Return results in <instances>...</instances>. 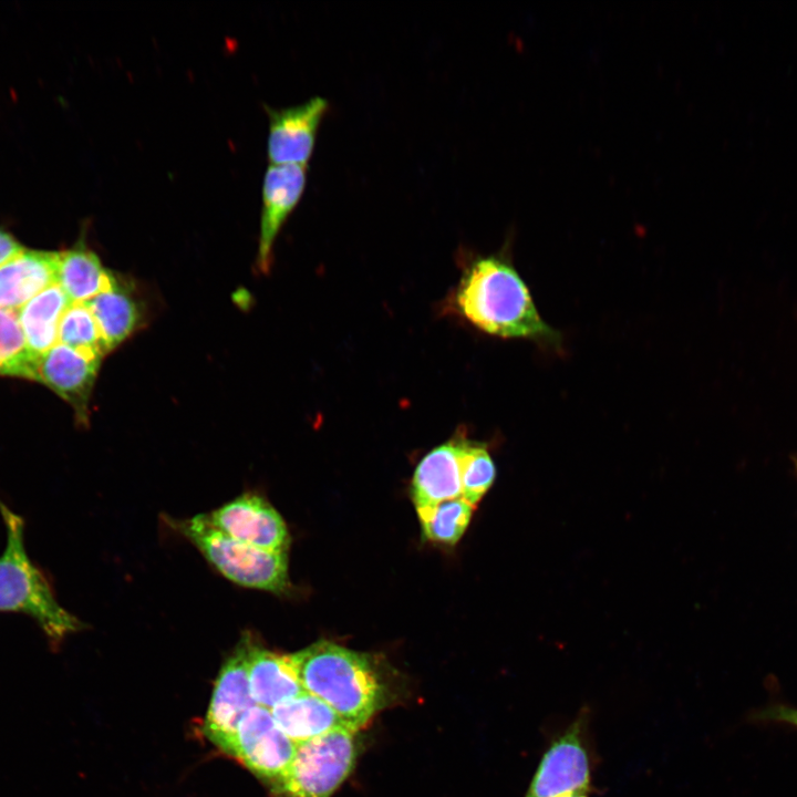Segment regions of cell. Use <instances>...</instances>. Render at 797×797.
Segmentation results:
<instances>
[{
    "label": "cell",
    "instance_id": "obj_5",
    "mask_svg": "<svg viewBox=\"0 0 797 797\" xmlns=\"http://www.w3.org/2000/svg\"><path fill=\"white\" fill-rule=\"evenodd\" d=\"M355 734L342 727L297 744L288 769L269 784L272 797H331L355 764Z\"/></svg>",
    "mask_w": 797,
    "mask_h": 797
},
{
    "label": "cell",
    "instance_id": "obj_14",
    "mask_svg": "<svg viewBox=\"0 0 797 797\" xmlns=\"http://www.w3.org/2000/svg\"><path fill=\"white\" fill-rule=\"evenodd\" d=\"M107 352L114 350L138 330L145 319L142 300L133 284L122 276L108 289L86 302Z\"/></svg>",
    "mask_w": 797,
    "mask_h": 797
},
{
    "label": "cell",
    "instance_id": "obj_24",
    "mask_svg": "<svg viewBox=\"0 0 797 797\" xmlns=\"http://www.w3.org/2000/svg\"><path fill=\"white\" fill-rule=\"evenodd\" d=\"M752 718L755 722L778 723L797 728V707L774 703L755 711Z\"/></svg>",
    "mask_w": 797,
    "mask_h": 797
},
{
    "label": "cell",
    "instance_id": "obj_20",
    "mask_svg": "<svg viewBox=\"0 0 797 797\" xmlns=\"http://www.w3.org/2000/svg\"><path fill=\"white\" fill-rule=\"evenodd\" d=\"M474 508L475 506L458 497L416 510L424 537L451 546L465 532Z\"/></svg>",
    "mask_w": 797,
    "mask_h": 797
},
{
    "label": "cell",
    "instance_id": "obj_12",
    "mask_svg": "<svg viewBox=\"0 0 797 797\" xmlns=\"http://www.w3.org/2000/svg\"><path fill=\"white\" fill-rule=\"evenodd\" d=\"M307 167L270 164L265 173L257 253V265L262 272H268L278 234L303 195Z\"/></svg>",
    "mask_w": 797,
    "mask_h": 797
},
{
    "label": "cell",
    "instance_id": "obj_22",
    "mask_svg": "<svg viewBox=\"0 0 797 797\" xmlns=\"http://www.w3.org/2000/svg\"><path fill=\"white\" fill-rule=\"evenodd\" d=\"M462 498L476 506L495 480L496 468L484 444L459 438Z\"/></svg>",
    "mask_w": 797,
    "mask_h": 797
},
{
    "label": "cell",
    "instance_id": "obj_15",
    "mask_svg": "<svg viewBox=\"0 0 797 797\" xmlns=\"http://www.w3.org/2000/svg\"><path fill=\"white\" fill-rule=\"evenodd\" d=\"M248 679L257 705L272 710L304 692L288 655L278 654L257 643L250 635Z\"/></svg>",
    "mask_w": 797,
    "mask_h": 797
},
{
    "label": "cell",
    "instance_id": "obj_23",
    "mask_svg": "<svg viewBox=\"0 0 797 797\" xmlns=\"http://www.w3.org/2000/svg\"><path fill=\"white\" fill-rule=\"evenodd\" d=\"M59 342L71 348L107 353L97 323L86 303H71L59 324Z\"/></svg>",
    "mask_w": 797,
    "mask_h": 797
},
{
    "label": "cell",
    "instance_id": "obj_10",
    "mask_svg": "<svg viewBox=\"0 0 797 797\" xmlns=\"http://www.w3.org/2000/svg\"><path fill=\"white\" fill-rule=\"evenodd\" d=\"M329 103L321 96L283 107L266 106L269 118L267 155L273 165L308 166Z\"/></svg>",
    "mask_w": 797,
    "mask_h": 797
},
{
    "label": "cell",
    "instance_id": "obj_8",
    "mask_svg": "<svg viewBox=\"0 0 797 797\" xmlns=\"http://www.w3.org/2000/svg\"><path fill=\"white\" fill-rule=\"evenodd\" d=\"M296 747L278 727L271 711L255 705L240 720L227 754L271 784L288 769Z\"/></svg>",
    "mask_w": 797,
    "mask_h": 797
},
{
    "label": "cell",
    "instance_id": "obj_2",
    "mask_svg": "<svg viewBox=\"0 0 797 797\" xmlns=\"http://www.w3.org/2000/svg\"><path fill=\"white\" fill-rule=\"evenodd\" d=\"M304 690L327 703L354 731L389 702V690L365 654L320 640L289 654Z\"/></svg>",
    "mask_w": 797,
    "mask_h": 797
},
{
    "label": "cell",
    "instance_id": "obj_21",
    "mask_svg": "<svg viewBox=\"0 0 797 797\" xmlns=\"http://www.w3.org/2000/svg\"><path fill=\"white\" fill-rule=\"evenodd\" d=\"M37 359L27 346L17 312L0 307V375L33 381Z\"/></svg>",
    "mask_w": 797,
    "mask_h": 797
},
{
    "label": "cell",
    "instance_id": "obj_25",
    "mask_svg": "<svg viewBox=\"0 0 797 797\" xmlns=\"http://www.w3.org/2000/svg\"><path fill=\"white\" fill-rule=\"evenodd\" d=\"M22 250L24 247L9 231L0 227V267Z\"/></svg>",
    "mask_w": 797,
    "mask_h": 797
},
{
    "label": "cell",
    "instance_id": "obj_16",
    "mask_svg": "<svg viewBox=\"0 0 797 797\" xmlns=\"http://www.w3.org/2000/svg\"><path fill=\"white\" fill-rule=\"evenodd\" d=\"M412 497L416 508L462 497L459 438L427 453L415 468Z\"/></svg>",
    "mask_w": 797,
    "mask_h": 797
},
{
    "label": "cell",
    "instance_id": "obj_3",
    "mask_svg": "<svg viewBox=\"0 0 797 797\" xmlns=\"http://www.w3.org/2000/svg\"><path fill=\"white\" fill-rule=\"evenodd\" d=\"M7 544L0 556V611L33 618L53 641L81 628L79 620L56 600L50 583L33 565L24 547V521L0 500Z\"/></svg>",
    "mask_w": 797,
    "mask_h": 797
},
{
    "label": "cell",
    "instance_id": "obj_9",
    "mask_svg": "<svg viewBox=\"0 0 797 797\" xmlns=\"http://www.w3.org/2000/svg\"><path fill=\"white\" fill-rule=\"evenodd\" d=\"M102 358L100 353L58 342L37 359L33 381L56 393L71 405L77 422L87 425L90 401Z\"/></svg>",
    "mask_w": 797,
    "mask_h": 797
},
{
    "label": "cell",
    "instance_id": "obj_4",
    "mask_svg": "<svg viewBox=\"0 0 797 797\" xmlns=\"http://www.w3.org/2000/svg\"><path fill=\"white\" fill-rule=\"evenodd\" d=\"M169 522L230 581L273 593L288 590L287 552L263 550L238 541L214 527L207 514Z\"/></svg>",
    "mask_w": 797,
    "mask_h": 797
},
{
    "label": "cell",
    "instance_id": "obj_1",
    "mask_svg": "<svg viewBox=\"0 0 797 797\" xmlns=\"http://www.w3.org/2000/svg\"><path fill=\"white\" fill-rule=\"evenodd\" d=\"M460 314L484 332L557 346L560 334L539 315L518 272L496 256L476 259L455 293Z\"/></svg>",
    "mask_w": 797,
    "mask_h": 797
},
{
    "label": "cell",
    "instance_id": "obj_19",
    "mask_svg": "<svg viewBox=\"0 0 797 797\" xmlns=\"http://www.w3.org/2000/svg\"><path fill=\"white\" fill-rule=\"evenodd\" d=\"M271 713L278 727L294 744L348 727L327 703L307 692L277 705Z\"/></svg>",
    "mask_w": 797,
    "mask_h": 797
},
{
    "label": "cell",
    "instance_id": "obj_7",
    "mask_svg": "<svg viewBox=\"0 0 797 797\" xmlns=\"http://www.w3.org/2000/svg\"><path fill=\"white\" fill-rule=\"evenodd\" d=\"M250 635H244L225 661L216 679L203 731L224 753H228L242 716L256 704L248 679Z\"/></svg>",
    "mask_w": 797,
    "mask_h": 797
},
{
    "label": "cell",
    "instance_id": "obj_13",
    "mask_svg": "<svg viewBox=\"0 0 797 797\" xmlns=\"http://www.w3.org/2000/svg\"><path fill=\"white\" fill-rule=\"evenodd\" d=\"M60 251L27 249L0 267V307L17 311L58 283Z\"/></svg>",
    "mask_w": 797,
    "mask_h": 797
},
{
    "label": "cell",
    "instance_id": "obj_18",
    "mask_svg": "<svg viewBox=\"0 0 797 797\" xmlns=\"http://www.w3.org/2000/svg\"><path fill=\"white\" fill-rule=\"evenodd\" d=\"M114 279L115 273L83 241L60 251L58 283L72 303H86L108 289Z\"/></svg>",
    "mask_w": 797,
    "mask_h": 797
},
{
    "label": "cell",
    "instance_id": "obj_26",
    "mask_svg": "<svg viewBox=\"0 0 797 797\" xmlns=\"http://www.w3.org/2000/svg\"><path fill=\"white\" fill-rule=\"evenodd\" d=\"M565 797H588V796H587V794H575V795H570V796H565Z\"/></svg>",
    "mask_w": 797,
    "mask_h": 797
},
{
    "label": "cell",
    "instance_id": "obj_11",
    "mask_svg": "<svg viewBox=\"0 0 797 797\" xmlns=\"http://www.w3.org/2000/svg\"><path fill=\"white\" fill-rule=\"evenodd\" d=\"M207 517L214 527L238 541L277 552H287L289 548L290 537L282 517L259 495H241Z\"/></svg>",
    "mask_w": 797,
    "mask_h": 797
},
{
    "label": "cell",
    "instance_id": "obj_6",
    "mask_svg": "<svg viewBox=\"0 0 797 797\" xmlns=\"http://www.w3.org/2000/svg\"><path fill=\"white\" fill-rule=\"evenodd\" d=\"M587 716L581 715L545 751L526 797H565L587 794L591 764L586 744Z\"/></svg>",
    "mask_w": 797,
    "mask_h": 797
},
{
    "label": "cell",
    "instance_id": "obj_17",
    "mask_svg": "<svg viewBox=\"0 0 797 797\" xmlns=\"http://www.w3.org/2000/svg\"><path fill=\"white\" fill-rule=\"evenodd\" d=\"M71 303L59 283H54L15 311L27 346L34 356L59 342V324Z\"/></svg>",
    "mask_w": 797,
    "mask_h": 797
}]
</instances>
